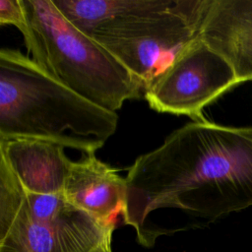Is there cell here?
I'll list each match as a JSON object with an SVG mask.
<instances>
[{"instance_id":"277c9868","label":"cell","mask_w":252,"mask_h":252,"mask_svg":"<svg viewBox=\"0 0 252 252\" xmlns=\"http://www.w3.org/2000/svg\"><path fill=\"white\" fill-rule=\"evenodd\" d=\"M114 229L63 194L27 191L0 158V252H93Z\"/></svg>"},{"instance_id":"3957f363","label":"cell","mask_w":252,"mask_h":252,"mask_svg":"<svg viewBox=\"0 0 252 252\" xmlns=\"http://www.w3.org/2000/svg\"><path fill=\"white\" fill-rule=\"evenodd\" d=\"M32 60L52 79L107 110L138 98L144 86L97 41L81 32L52 0H21Z\"/></svg>"},{"instance_id":"7c38bea8","label":"cell","mask_w":252,"mask_h":252,"mask_svg":"<svg viewBox=\"0 0 252 252\" xmlns=\"http://www.w3.org/2000/svg\"><path fill=\"white\" fill-rule=\"evenodd\" d=\"M111 240L112 236L108 237L100 246H98L95 250L93 252H112V247H111Z\"/></svg>"},{"instance_id":"30bf717a","label":"cell","mask_w":252,"mask_h":252,"mask_svg":"<svg viewBox=\"0 0 252 252\" xmlns=\"http://www.w3.org/2000/svg\"><path fill=\"white\" fill-rule=\"evenodd\" d=\"M62 194L68 202L94 218L114 222V217L123 209L126 179L99 160L94 153L84 154L81 159L72 162Z\"/></svg>"},{"instance_id":"7a4b0ae2","label":"cell","mask_w":252,"mask_h":252,"mask_svg":"<svg viewBox=\"0 0 252 252\" xmlns=\"http://www.w3.org/2000/svg\"><path fill=\"white\" fill-rule=\"evenodd\" d=\"M118 115L58 83L21 51H0V139L32 138L95 153Z\"/></svg>"},{"instance_id":"5b68a950","label":"cell","mask_w":252,"mask_h":252,"mask_svg":"<svg viewBox=\"0 0 252 252\" xmlns=\"http://www.w3.org/2000/svg\"><path fill=\"white\" fill-rule=\"evenodd\" d=\"M237 85L230 65L198 34L147 86L144 94L158 112L204 122L208 121L204 108Z\"/></svg>"},{"instance_id":"52a82bcc","label":"cell","mask_w":252,"mask_h":252,"mask_svg":"<svg viewBox=\"0 0 252 252\" xmlns=\"http://www.w3.org/2000/svg\"><path fill=\"white\" fill-rule=\"evenodd\" d=\"M207 7L198 14L175 20L143 36L99 44L140 80L145 90L199 34Z\"/></svg>"},{"instance_id":"8fae6325","label":"cell","mask_w":252,"mask_h":252,"mask_svg":"<svg viewBox=\"0 0 252 252\" xmlns=\"http://www.w3.org/2000/svg\"><path fill=\"white\" fill-rule=\"evenodd\" d=\"M0 24L16 27L23 37L29 33V26L21 0H0Z\"/></svg>"},{"instance_id":"6da1fadb","label":"cell","mask_w":252,"mask_h":252,"mask_svg":"<svg viewBox=\"0 0 252 252\" xmlns=\"http://www.w3.org/2000/svg\"><path fill=\"white\" fill-rule=\"evenodd\" d=\"M123 222L136 235L155 212L177 210L188 228L252 207V127L194 121L128 170Z\"/></svg>"},{"instance_id":"8992f818","label":"cell","mask_w":252,"mask_h":252,"mask_svg":"<svg viewBox=\"0 0 252 252\" xmlns=\"http://www.w3.org/2000/svg\"><path fill=\"white\" fill-rule=\"evenodd\" d=\"M81 32L103 43L150 33L202 12L209 0H52Z\"/></svg>"},{"instance_id":"9c48e42d","label":"cell","mask_w":252,"mask_h":252,"mask_svg":"<svg viewBox=\"0 0 252 252\" xmlns=\"http://www.w3.org/2000/svg\"><path fill=\"white\" fill-rule=\"evenodd\" d=\"M0 158L22 186L35 194H62L73 162L62 146L32 138L0 139Z\"/></svg>"},{"instance_id":"ba28073f","label":"cell","mask_w":252,"mask_h":252,"mask_svg":"<svg viewBox=\"0 0 252 252\" xmlns=\"http://www.w3.org/2000/svg\"><path fill=\"white\" fill-rule=\"evenodd\" d=\"M199 36L230 65L238 84L252 81V0H209Z\"/></svg>"}]
</instances>
